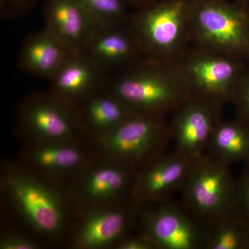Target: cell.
Returning <instances> with one entry per match:
<instances>
[{
  "instance_id": "1",
  "label": "cell",
  "mask_w": 249,
  "mask_h": 249,
  "mask_svg": "<svg viewBox=\"0 0 249 249\" xmlns=\"http://www.w3.org/2000/svg\"><path fill=\"white\" fill-rule=\"evenodd\" d=\"M1 222L13 224L45 247H64L73 218L66 187L36 175L16 159L0 165Z\"/></svg>"
},
{
  "instance_id": "2",
  "label": "cell",
  "mask_w": 249,
  "mask_h": 249,
  "mask_svg": "<svg viewBox=\"0 0 249 249\" xmlns=\"http://www.w3.org/2000/svg\"><path fill=\"white\" fill-rule=\"evenodd\" d=\"M105 88L136 115L166 117L193 93L178 62L142 58L108 76Z\"/></svg>"
},
{
  "instance_id": "3",
  "label": "cell",
  "mask_w": 249,
  "mask_h": 249,
  "mask_svg": "<svg viewBox=\"0 0 249 249\" xmlns=\"http://www.w3.org/2000/svg\"><path fill=\"white\" fill-rule=\"evenodd\" d=\"M191 45L249 62V3L191 0Z\"/></svg>"
},
{
  "instance_id": "4",
  "label": "cell",
  "mask_w": 249,
  "mask_h": 249,
  "mask_svg": "<svg viewBox=\"0 0 249 249\" xmlns=\"http://www.w3.org/2000/svg\"><path fill=\"white\" fill-rule=\"evenodd\" d=\"M191 0H158L131 13L128 24L145 58L178 62L191 45Z\"/></svg>"
},
{
  "instance_id": "5",
  "label": "cell",
  "mask_w": 249,
  "mask_h": 249,
  "mask_svg": "<svg viewBox=\"0 0 249 249\" xmlns=\"http://www.w3.org/2000/svg\"><path fill=\"white\" fill-rule=\"evenodd\" d=\"M91 142L99 158L139 172L168 152L173 141L165 117L135 114Z\"/></svg>"
},
{
  "instance_id": "6",
  "label": "cell",
  "mask_w": 249,
  "mask_h": 249,
  "mask_svg": "<svg viewBox=\"0 0 249 249\" xmlns=\"http://www.w3.org/2000/svg\"><path fill=\"white\" fill-rule=\"evenodd\" d=\"M14 130L22 144L89 139L82 127L77 107L49 90L36 91L23 98L15 114Z\"/></svg>"
},
{
  "instance_id": "7",
  "label": "cell",
  "mask_w": 249,
  "mask_h": 249,
  "mask_svg": "<svg viewBox=\"0 0 249 249\" xmlns=\"http://www.w3.org/2000/svg\"><path fill=\"white\" fill-rule=\"evenodd\" d=\"M180 192L183 204L208 229L233 207L235 178L230 165L204 154L192 161Z\"/></svg>"
},
{
  "instance_id": "8",
  "label": "cell",
  "mask_w": 249,
  "mask_h": 249,
  "mask_svg": "<svg viewBox=\"0 0 249 249\" xmlns=\"http://www.w3.org/2000/svg\"><path fill=\"white\" fill-rule=\"evenodd\" d=\"M140 205L133 199L118 204L78 210L64 247L69 249H114L137 229Z\"/></svg>"
},
{
  "instance_id": "9",
  "label": "cell",
  "mask_w": 249,
  "mask_h": 249,
  "mask_svg": "<svg viewBox=\"0 0 249 249\" xmlns=\"http://www.w3.org/2000/svg\"><path fill=\"white\" fill-rule=\"evenodd\" d=\"M136 231L156 249H204L207 236L206 227L171 198L140 205Z\"/></svg>"
},
{
  "instance_id": "10",
  "label": "cell",
  "mask_w": 249,
  "mask_h": 249,
  "mask_svg": "<svg viewBox=\"0 0 249 249\" xmlns=\"http://www.w3.org/2000/svg\"><path fill=\"white\" fill-rule=\"evenodd\" d=\"M248 62L191 45L178 61L192 92L224 105L231 103Z\"/></svg>"
},
{
  "instance_id": "11",
  "label": "cell",
  "mask_w": 249,
  "mask_h": 249,
  "mask_svg": "<svg viewBox=\"0 0 249 249\" xmlns=\"http://www.w3.org/2000/svg\"><path fill=\"white\" fill-rule=\"evenodd\" d=\"M137 173L96 157L66 186L73 210L115 204L132 199Z\"/></svg>"
},
{
  "instance_id": "12",
  "label": "cell",
  "mask_w": 249,
  "mask_h": 249,
  "mask_svg": "<svg viewBox=\"0 0 249 249\" xmlns=\"http://www.w3.org/2000/svg\"><path fill=\"white\" fill-rule=\"evenodd\" d=\"M97 157L89 139L24 143L16 160L36 175L66 187Z\"/></svg>"
},
{
  "instance_id": "13",
  "label": "cell",
  "mask_w": 249,
  "mask_h": 249,
  "mask_svg": "<svg viewBox=\"0 0 249 249\" xmlns=\"http://www.w3.org/2000/svg\"><path fill=\"white\" fill-rule=\"evenodd\" d=\"M223 105L192 93L172 114L174 150L191 160L206 152L213 132L222 119Z\"/></svg>"
},
{
  "instance_id": "14",
  "label": "cell",
  "mask_w": 249,
  "mask_h": 249,
  "mask_svg": "<svg viewBox=\"0 0 249 249\" xmlns=\"http://www.w3.org/2000/svg\"><path fill=\"white\" fill-rule=\"evenodd\" d=\"M193 160L175 150L166 152L137 173L132 199L139 205L170 199L181 191Z\"/></svg>"
},
{
  "instance_id": "15",
  "label": "cell",
  "mask_w": 249,
  "mask_h": 249,
  "mask_svg": "<svg viewBox=\"0 0 249 249\" xmlns=\"http://www.w3.org/2000/svg\"><path fill=\"white\" fill-rule=\"evenodd\" d=\"M108 76L143 58L142 47L128 22L96 28L81 51Z\"/></svg>"
},
{
  "instance_id": "16",
  "label": "cell",
  "mask_w": 249,
  "mask_h": 249,
  "mask_svg": "<svg viewBox=\"0 0 249 249\" xmlns=\"http://www.w3.org/2000/svg\"><path fill=\"white\" fill-rule=\"evenodd\" d=\"M108 75L83 52H72L49 80V91L78 107L104 89Z\"/></svg>"
},
{
  "instance_id": "17",
  "label": "cell",
  "mask_w": 249,
  "mask_h": 249,
  "mask_svg": "<svg viewBox=\"0 0 249 249\" xmlns=\"http://www.w3.org/2000/svg\"><path fill=\"white\" fill-rule=\"evenodd\" d=\"M42 14L46 29L72 52H81L97 28L80 0H47Z\"/></svg>"
},
{
  "instance_id": "18",
  "label": "cell",
  "mask_w": 249,
  "mask_h": 249,
  "mask_svg": "<svg viewBox=\"0 0 249 249\" xmlns=\"http://www.w3.org/2000/svg\"><path fill=\"white\" fill-rule=\"evenodd\" d=\"M58 37L44 27L27 36L19 51V68L49 80L72 53Z\"/></svg>"
},
{
  "instance_id": "19",
  "label": "cell",
  "mask_w": 249,
  "mask_h": 249,
  "mask_svg": "<svg viewBox=\"0 0 249 249\" xmlns=\"http://www.w3.org/2000/svg\"><path fill=\"white\" fill-rule=\"evenodd\" d=\"M77 110L83 131L90 141L109 133L135 115L106 88L82 103Z\"/></svg>"
},
{
  "instance_id": "20",
  "label": "cell",
  "mask_w": 249,
  "mask_h": 249,
  "mask_svg": "<svg viewBox=\"0 0 249 249\" xmlns=\"http://www.w3.org/2000/svg\"><path fill=\"white\" fill-rule=\"evenodd\" d=\"M205 154L224 164H249V125L234 118L221 119L213 132Z\"/></svg>"
},
{
  "instance_id": "21",
  "label": "cell",
  "mask_w": 249,
  "mask_h": 249,
  "mask_svg": "<svg viewBox=\"0 0 249 249\" xmlns=\"http://www.w3.org/2000/svg\"><path fill=\"white\" fill-rule=\"evenodd\" d=\"M204 249H249V225L234 205L208 228Z\"/></svg>"
},
{
  "instance_id": "22",
  "label": "cell",
  "mask_w": 249,
  "mask_h": 249,
  "mask_svg": "<svg viewBox=\"0 0 249 249\" xmlns=\"http://www.w3.org/2000/svg\"><path fill=\"white\" fill-rule=\"evenodd\" d=\"M97 28L128 22L131 9L125 0H80Z\"/></svg>"
},
{
  "instance_id": "23",
  "label": "cell",
  "mask_w": 249,
  "mask_h": 249,
  "mask_svg": "<svg viewBox=\"0 0 249 249\" xmlns=\"http://www.w3.org/2000/svg\"><path fill=\"white\" fill-rule=\"evenodd\" d=\"M45 246L31 235L13 224L1 222L0 249H41Z\"/></svg>"
},
{
  "instance_id": "24",
  "label": "cell",
  "mask_w": 249,
  "mask_h": 249,
  "mask_svg": "<svg viewBox=\"0 0 249 249\" xmlns=\"http://www.w3.org/2000/svg\"><path fill=\"white\" fill-rule=\"evenodd\" d=\"M235 118L249 125V62L241 77L232 100Z\"/></svg>"
},
{
  "instance_id": "25",
  "label": "cell",
  "mask_w": 249,
  "mask_h": 249,
  "mask_svg": "<svg viewBox=\"0 0 249 249\" xmlns=\"http://www.w3.org/2000/svg\"><path fill=\"white\" fill-rule=\"evenodd\" d=\"M234 208L249 225V164L235 178Z\"/></svg>"
},
{
  "instance_id": "26",
  "label": "cell",
  "mask_w": 249,
  "mask_h": 249,
  "mask_svg": "<svg viewBox=\"0 0 249 249\" xmlns=\"http://www.w3.org/2000/svg\"><path fill=\"white\" fill-rule=\"evenodd\" d=\"M36 0H0V14L3 19L22 16L34 7Z\"/></svg>"
},
{
  "instance_id": "27",
  "label": "cell",
  "mask_w": 249,
  "mask_h": 249,
  "mask_svg": "<svg viewBox=\"0 0 249 249\" xmlns=\"http://www.w3.org/2000/svg\"><path fill=\"white\" fill-rule=\"evenodd\" d=\"M114 249H156L155 245L140 232H132L116 244Z\"/></svg>"
},
{
  "instance_id": "28",
  "label": "cell",
  "mask_w": 249,
  "mask_h": 249,
  "mask_svg": "<svg viewBox=\"0 0 249 249\" xmlns=\"http://www.w3.org/2000/svg\"><path fill=\"white\" fill-rule=\"evenodd\" d=\"M129 9L132 11L142 9V7L147 6V5L151 4L158 0H125Z\"/></svg>"
},
{
  "instance_id": "29",
  "label": "cell",
  "mask_w": 249,
  "mask_h": 249,
  "mask_svg": "<svg viewBox=\"0 0 249 249\" xmlns=\"http://www.w3.org/2000/svg\"><path fill=\"white\" fill-rule=\"evenodd\" d=\"M238 1H244V2L249 3V0H238Z\"/></svg>"
}]
</instances>
